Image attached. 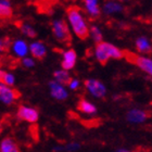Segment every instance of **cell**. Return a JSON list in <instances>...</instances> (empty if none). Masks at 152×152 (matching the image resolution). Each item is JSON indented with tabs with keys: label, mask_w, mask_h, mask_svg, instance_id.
Masks as SVG:
<instances>
[{
	"label": "cell",
	"mask_w": 152,
	"mask_h": 152,
	"mask_svg": "<svg viewBox=\"0 0 152 152\" xmlns=\"http://www.w3.org/2000/svg\"><path fill=\"white\" fill-rule=\"evenodd\" d=\"M79 148H80L79 143H77V142H71V143H69L67 146L63 147V150L71 152V151H76V150H78Z\"/></svg>",
	"instance_id": "obj_25"
},
{
	"label": "cell",
	"mask_w": 152,
	"mask_h": 152,
	"mask_svg": "<svg viewBox=\"0 0 152 152\" xmlns=\"http://www.w3.org/2000/svg\"><path fill=\"white\" fill-rule=\"evenodd\" d=\"M115 152H132V151H129V150H127V149H118Z\"/></svg>",
	"instance_id": "obj_29"
},
{
	"label": "cell",
	"mask_w": 152,
	"mask_h": 152,
	"mask_svg": "<svg viewBox=\"0 0 152 152\" xmlns=\"http://www.w3.org/2000/svg\"><path fill=\"white\" fill-rule=\"evenodd\" d=\"M13 16V9L9 1H0V20H9Z\"/></svg>",
	"instance_id": "obj_14"
},
{
	"label": "cell",
	"mask_w": 152,
	"mask_h": 152,
	"mask_svg": "<svg viewBox=\"0 0 152 152\" xmlns=\"http://www.w3.org/2000/svg\"><path fill=\"white\" fill-rule=\"evenodd\" d=\"M51 29L54 38L59 42L66 46L72 44V34L70 32L69 25L64 20H56L51 22Z\"/></svg>",
	"instance_id": "obj_3"
},
{
	"label": "cell",
	"mask_w": 152,
	"mask_h": 152,
	"mask_svg": "<svg viewBox=\"0 0 152 152\" xmlns=\"http://www.w3.org/2000/svg\"><path fill=\"white\" fill-rule=\"evenodd\" d=\"M77 110L85 114H94L97 112V108L85 99H80L77 102Z\"/></svg>",
	"instance_id": "obj_16"
},
{
	"label": "cell",
	"mask_w": 152,
	"mask_h": 152,
	"mask_svg": "<svg viewBox=\"0 0 152 152\" xmlns=\"http://www.w3.org/2000/svg\"><path fill=\"white\" fill-rule=\"evenodd\" d=\"M18 27L21 29V32L24 34L25 36H27L28 38H36L37 37V33L32 26L28 25V24H24L22 22H19V24H16Z\"/></svg>",
	"instance_id": "obj_20"
},
{
	"label": "cell",
	"mask_w": 152,
	"mask_h": 152,
	"mask_svg": "<svg viewBox=\"0 0 152 152\" xmlns=\"http://www.w3.org/2000/svg\"><path fill=\"white\" fill-rule=\"evenodd\" d=\"M85 7L87 12L92 18H97V16L100 15V8H99L98 1H96V0H86Z\"/></svg>",
	"instance_id": "obj_18"
},
{
	"label": "cell",
	"mask_w": 152,
	"mask_h": 152,
	"mask_svg": "<svg viewBox=\"0 0 152 152\" xmlns=\"http://www.w3.org/2000/svg\"><path fill=\"white\" fill-rule=\"evenodd\" d=\"M96 58L101 65H105L111 58L113 59L123 58V51H121L114 45L102 41L96 46Z\"/></svg>",
	"instance_id": "obj_2"
},
{
	"label": "cell",
	"mask_w": 152,
	"mask_h": 152,
	"mask_svg": "<svg viewBox=\"0 0 152 152\" xmlns=\"http://www.w3.org/2000/svg\"><path fill=\"white\" fill-rule=\"evenodd\" d=\"M76 59H77V54H76L74 49H69V50L63 52V60H62V69L64 71L72 70L75 66Z\"/></svg>",
	"instance_id": "obj_9"
},
{
	"label": "cell",
	"mask_w": 152,
	"mask_h": 152,
	"mask_svg": "<svg viewBox=\"0 0 152 152\" xmlns=\"http://www.w3.org/2000/svg\"><path fill=\"white\" fill-rule=\"evenodd\" d=\"M21 92L15 88H11L6 85L0 84V101H2L6 104H11L13 102L20 99Z\"/></svg>",
	"instance_id": "obj_5"
},
{
	"label": "cell",
	"mask_w": 152,
	"mask_h": 152,
	"mask_svg": "<svg viewBox=\"0 0 152 152\" xmlns=\"http://www.w3.org/2000/svg\"><path fill=\"white\" fill-rule=\"evenodd\" d=\"M29 52L33 56V58L37 59L38 61H42L47 56L46 46L41 41H36L29 45Z\"/></svg>",
	"instance_id": "obj_8"
},
{
	"label": "cell",
	"mask_w": 152,
	"mask_h": 152,
	"mask_svg": "<svg viewBox=\"0 0 152 152\" xmlns=\"http://www.w3.org/2000/svg\"><path fill=\"white\" fill-rule=\"evenodd\" d=\"M53 77L57 80L58 84L61 86H69L70 83L72 82V79H73L70 74L67 73V71L64 70H59L53 72Z\"/></svg>",
	"instance_id": "obj_13"
},
{
	"label": "cell",
	"mask_w": 152,
	"mask_h": 152,
	"mask_svg": "<svg viewBox=\"0 0 152 152\" xmlns=\"http://www.w3.org/2000/svg\"><path fill=\"white\" fill-rule=\"evenodd\" d=\"M49 88H50L51 96L53 97L54 99L57 100H65L67 98V91L64 89L63 86L59 85L57 82H52L49 83Z\"/></svg>",
	"instance_id": "obj_11"
},
{
	"label": "cell",
	"mask_w": 152,
	"mask_h": 152,
	"mask_svg": "<svg viewBox=\"0 0 152 152\" xmlns=\"http://www.w3.org/2000/svg\"><path fill=\"white\" fill-rule=\"evenodd\" d=\"M16 116L21 121H25L28 123H36L39 117V113L35 109L25 107V105H20L16 111Z\"/></svg>",
	"instance_id": "obj_6"
},
{
	"label": "cell",
	"mask_w": 152,
	"mask_h": 152,
	"mask_svg": "<svg viewBox=\"0 0 152 152\" xmlns=\"http://www.w3.org/2000/svg\"><path fill=\"white\" fill-rule=\"evenodd\" d=\"M148 117V113L140 109H132L126 114V120L130 123H142Z\"/></svg>",
	"instance_id": "obj_10"
},
{
	"label": "cell",
	"mask_w": 152,
	"mask_h": 152,
	"mask_svg": "<svg viewBox=\"0 0 152 152\" xmlns=\"http://www.w3.org/2000/svg\"><path fill=\"white\" fill-rule=\"evenodd\" d=\"M14 82H15V78H14V76L12 74L0 70V83H1V85H6L8 87H11V86L14 85Z\"/></svg>",
	"instance_id": "obj_21"
},
{
	"label": "cell",
	"mask_w": 152,
	"mask_h": 152,
	"mask_svg": "<svg viewBox=\"0 0 152 152\" xmlns=\"http://www.w3.org/2000/svg\"><path fill=\"white\" fill-rule=\"evenodd\" d=\"M89 33L91 34L92 39L95 40V42L97 45L102 42V33L100 32V29H99L97 26H91L90 29H89Z\"/></svg>",
	"instance_id": "obj_23"
},
{
	"label": "cell",
	"mask_w": 152,
	"mask_h": 152,
	"mask_svg": "<svg viewBox=\"0 0 152 152\" xmlns=\"http://www.w3.org/2000/svg\"><path fill=\"white\" fill-rule=\"evenodd\" d=\"M66 14L75 35L82 40H85L86 38H88L89 28L86 24L84 16L82 15L80 8L77 6H70L66 9Z\"/></svg>",
	"instance_id": "obj_1"
},
{
	"label": "cell",
	"mask_w": 152,
	"mask_h": 152,
	"mask_svg": "<svg viewBox=\"0 0 152 152\" xmlns=\"http://www.w3.org/2000/svg\"><path fill=\"white\" fill-rule=\"evenodd\" d=\"M136 48L140 53L148 54L152 52V47H151V45H150L149 40L147 39V37L138 38L136 40Z\"/></svg>",
	"instance_id": "obj_15"
},
{
	"label": "cell",
	"mask_w": 152,
	"mask_h": 152,
	"mask_svg": "<svg viewBox=\"0 0 152 152\" xmlns=\"http://www.w3.org/2000/svg\"><path fill=\"white\" fill-rule=\"evenodd\" d=\"M123 10V6L117 2H114V1H109L103 6V11L107 14H111V13H116L120 12Z\"/></svg>",
	"instance_id": "obj_19"
},
{
	"label": "cell",
	"mask_w": 152,
	"mask_h": 152,
	"mask_svg": "<svg viewBox=\"0 0 152 152\" xmlns=\"http://www.w3.org/2000/svg\"><path fill=\"white\" fill-rule=\"evenodd\" d=\"M70 88L72 89V90H76V89L79 87V82L77 80V79H72V82L70 83Z\"/></svg>",
	"instance_id": "obj_26"
},
{
	"label": "cell",
	"mask_w": 152,
	"mask_h": 152,
	"mask_svg": "<svg viewBox=\"0 0 152 152\" xmlns=\"http://www.w3.org/2000/svg\"><path fill=\"white\" fill-rule=\"evenodd\" d=\"M12 47V40L11 38L6 36V37L0 38V52L2 53H8Z\"/></svg>",
	"instance_id": "obj_22"
},
{
	"label": "cell",
	"mask_w": 152,
	"mask_h": 152,
	"mask_svg": "<svg viewBox=\"0 0 152 152\" xmlns=\"http://www.w3.org/2000/svg\"><path fill=\"white\" fill-rule=\"evenodd\" d=\"M12 48L14 53L20 58H23L24 56H26L27 53V45H26L25 41L23 40H15L12 44Z\"/></svg>",
	"instance_id": "obj_17"
},
{
	"label": "cell",
	"mask_w": 152,
	"mask_h": 152,
	"mask_svg": "<svg viewBox=\"0 0 152 152\" xmlns=\"http://www.w3.org/2000/svg\"><path fill=\"white\" fill-rule=\"evenodd\" d=\"M2 132H3V123L0 121V135L2 134Z\"/></svg>",
	"instance_id": "obj_28"
},
{
	"label": "cell",
	"mask_w": 152,
	"mask_h": 152,
	"mask_svg": "<svg viewBox=\"0 0 152 152\" xmlns=\"http://www.w3.org/2000/svg\"><path fill=\"white\" fill-rule=\"evenodd\" d=\"M85 87L89 90L94 97L97 98H103L107 94V88L105 86L100 83L97 79H86L85 80Z\"/></svg>",
	"instance_id": "obj_7"
},
{
	"label": "cell",
	"mask_w": 152,
	"mask_h": 152,
	"mask_svg": "<svg viewBox=\"0 0 152 152\" xmlns=\"http://www.w3.org/2000/svg\"><path fill=\"white\" fill-rule=\"evenodd\" d=\"M8 64V57L7 56H1L0 54V67Z\"/></svg>",
	"instance_id": "obj_27"
},
{
	"label": "cell",
	"mask_w": 152,
	"mask_h": 152,
	"mask_svg": "<svg viewBox=\"0 0 152 152\" xmlns=\"http://www.w3.org/2000/svg\"><path fill=\"white\" fill-rule=\"evenodd\" d=\"M20 64L23 65L24 67H33L35 65V62H34V60L31 59V58H22L21 61L19 60V65Z\"/></svg>",
	"instance_id": "obj_24"
},
{
	"label": "cell",
	"mask_w": 152,
	"mask_h": 152,
	"mask_svg": "<svg viewBox=\"0 0 152 152\" xmlns=\"http://www.w3.org/2000/svg\"><path fill=\"white\" fill-rule=\"evenodd\" d=\"M123 57L126 58L127 61H129L132 63H135L136 65L141 69L142 71H145L146 73H148L149 75L152 76V60L149 58L146 57H140V56H136L130 51H124Z\"/></svg>",
	"instance_id": "obj_4"
},
{
	"label": "cell",
	"mask_w": 152,
	"mask_h": 152,
	"mask_svg": "<svg viewBox=\"0 0 152 152\" xmlns=\"http://www.w3.org/2000/svg\"><path fill=\"white\" fill-rule=\"evenodd\" d=\"M0 152H20V147L12 137H4L0 142Z\"/></svg>",
	"instance_id": "obj_12"
}]
</instances>
